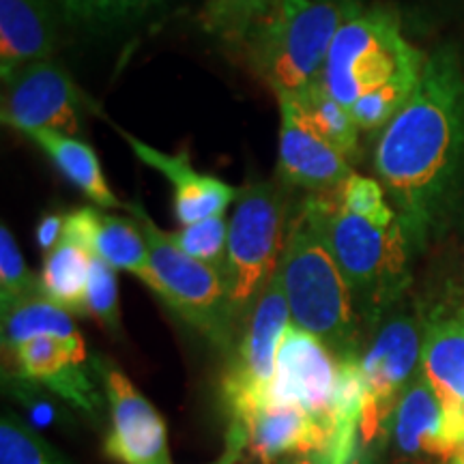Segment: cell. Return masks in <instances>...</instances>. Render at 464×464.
<instances>
[{
    "instance_id": "1",
    "label": "cell",
    "mask_w": 464,
    "mask_h": 464,
    "mask_svg": "<svg viewBox=\"0 0 464 464\" xmlns=\"http://www.w3.org/2000/svg\"><path fill=\"white\" fill-rule=\"evenodd\" d=\"M374 172L413 254L439 239L464 191V65L456 48L426 58L420 84L381 130Z\"/></svg>"
},
{
    "instance_id": "2",
    "label": "cell",
    "mask_w": 464,
    "mask_h": 464,
    "mask_svg": "<svg viewBox=\"0 0 464 464\" xmlns=\"http://www.w3.org/2000/svg\"><path fill=\"white\" fill-rule=\"evenodd\" d=\"M280 274L290 323L321 340L338 362L362 357L365 327L327 239L318 194L295 205Z\"/></svg>"
},
{
    "instance_id": "3",
    "label": "cell",
    "mask_w": 464,
    "mask_h": 464,
    "mask_svg": "<svg viewBox=\"0 0 464 464\" xmlns=\"http://www.w3.org/2000/svg\"><path fill=\"white\" fill-rule=\"evenodd\" d=\"M359 0H276L247 42L249 65L280 95H297L327 65L335 34L362 11Z\"/></svg>"
},
{
    "instance_id": "4",
    "label": "cell",
    "mask_w": 464,
    "mask_h": 464,
    "mask_svg": "<svg viewBox=\"0 0 464 464\" xmlns=\"http://www.w3.org/2000/svg\"><path fill=\"white\" fill-rule=\"evenodd\" d=\"M334 256L344 274L365 329H374L411 284L413 249L402 224L387 226L353 216L334 194H318Z\"/></svg>"
},
{
    "instance_id": "5",
    "label": "cell",
    "mask_w": 464,
    "mask_h": 464,
    "mask_svg": "<svg viewBox=\"0 0 464 464\" xmlns=\"http://www.w3.org/2000/svg\"><path fill=\"white\" fill-rule=\"evenodd\" d=\"M228 222V284L235 329L246 327L258 299L280 271L295 205L293 189L282 181L239 188Z\"/></svg>"
},
{
    "instance_id": "6",
    "label": "cell",
    "mask_w": 464,
    "mask_h": 464,
    "mask_svg": "<svg viewBox=\"0 0 464 464\" xmlns=\"http://www.w3.org/2000/svg\"><path fill=\"white\" fill-rule=\"evenodd\" d=\"M426 58L406 42L396 11L362 9L335 34L323 82L342 106L351 110L365 92L402 75H421Z\"/></svg>"
},
{
    "instance_id": "7",
    "label": "cell",
    "mask_w": 464,
    "mask_h": 464,
    "mask_svg": "<svg viewBox=\"0 0 464 464\" xmlns=\"http://www.w3.org/2000/svg\"><path fill=\"white\" fill-rule=\"evenodd\" d=\"M125 208L147 239L155 276V286L150 293L158 295L174 314L205 335L213 346L228 351L237 329L224 276L213 266L188 256L174 243L170 232L161 230L150 219L140 202H130Z\"/></svg>"
},
{
    "instance_id": "8",
    "label": "cell",
    "mask_w": 464,
    "mask_h": 464,
    "mask_svg": "<svg viewBox=\"0 0 464 464\" xmlns=\"http://www.w3.org/2000/svg\"><path fill=\"white\" fill-rule=\"evenodd\" d=\"M290 324V310L284 295L282 274L258 299L252 316L241 329V340L235 357L222 379V396L230 417V437L241 432L247 421L269 404L271 385L276 381L277 346Z\"/></svg>"
},
{
    "instance_id": "9",
    "label": "cell",
    "mask_w": 464,
    "mask_h": 464,
    "mask_svg": "<svg viewBox=\"0 0 464 464\" xmlns=\"http://www.w3.org/2000/svg\"><path fill=\"white\" fill-rule=\"evenodd\" d=\"M421 329L415 318L396 316L381 324L359 359L363 382L359 445L370 448L385 434L406 387L421 368Z\"/></svg>"
},
{
    "instance_id": "10",
    "label": "cell",
    "mask_w": 464,
    "mask_h": 464,
    "mask_svg": "<svg viewBox=\"0 0 464 464\" xmlns=\"http://www.w3.org/2000/svg\"><path fill=\"white\" fill-rule=\"evenodd\" d=\"M3 84L0 119L24 136L50 130L78 138L86 112L95 110V103L54 58L22 67Z\"/></svg>"
},
{
    "instance_id": "11",
    "label": "cell",
    "mask_w": 464,
    "mask_h": 464,
    "mask_svg": "<svg viewBox=\"0 0 464 464\" xmlns=\"http://www.w3.org/2000/svg\"><path fill=\"white\" fill-rule=\"evenodd\" d=\"M338 381V357L321 340L290 323L277 346L276 381L271 385L269 402L297 404L324 426L359 432V421L338 420L334 413Z\"/></svg>"
},
{
    "instance_id": "12",
    "label": "cell",
    "mask_w": 464,
    "mask_h": 464,
    "mask_svg": "<svg viewBox=\"0 0 464 464\" xmlns=\"http://www.w3.org/2000/svg\"><path fill=\"white\" fill-rule=\"evenodd\" d=\"M110 406L106 456L119 464H172L164 417L138 387L106 359L92 363Z\"/></svg>"
},
{
    "instance_id": "13",
    "label": "cell",
    "mask_w": 464,
    "mask_h": 464,
    "mask_svg": "<svg viewBox=\"0 0 464 464\" xmlns=\"http://www.w3.org/2000/svg\"><path fill=\"white\" fill-rule=\"evenodd\" d=\"M9 355L24 381L48 387L86 415H100L103 400L89 372L84 338L42 335L14 348Z\"/></svg>"
},
{
    "instance_id": "14",
    "label": "cell",
    "mask_w": 464,
    "mask_h": 464,
    "mask_svg": "<svg viewBox=\"0 0 464 464\" xmlns=\"http://www.w3.org/2000/svg\"><path fill=\"white\" fill-rule=\"evenodd\" d=\"M280 103V153L277 177L290 189L305 194H334L351 177V164L340 150L324 142L299 119L288 97H277Z\"/></svg>"
},
{
    "instance_id": "15",
    "label": "cell",
    "mask_w": 464,
    "mask_h": 464,
    "mask_svg": "<svg viewBox=\"0 0 464 464\" xmlns=\"http://www.w3.org/2000/svg\"><path fill=\"white\" fill-rule=\"evenodd\" d=\"M119 133L144 166L153 168L161 177L168 179L172 188L174 216L181 226L224 216L226 208L239 198L241 189L232 188L222 179L196 170L188 150H179L172 155L161 153L160 149L150 147L131 133L123 130H119Z\"/></svg>"
},
{
    "instance_id": "16",
    "label": "cell",
    "mask_w": 464,
    "mask_h": 464,
    "mask_svg": "<svg viewBox=\"0 0 464 464\" xmlns=\"http://www.w3.org/2000/svg\"><path fill=\"white\" fill-rule=\"evenodd\" d=\"M421 372L443 411L445 437L464 445V321H434L426 327Z\"/></svg>"
},
{
    "instance_id": "17",
    "label": "cell",
    "mask_w": 464,
    "mask_h": 464,
    "mask_svg": "<svg viewBox=\"0 0 464 464\" xmlns=\"http://www.w3.org/2000/svg\"><path fill=\"white\" fill-rule=\"evenodd\" d=\"M392 423L396 448L409 462L448 464L454 460L458 450L445 437L443 411L421 368L400 398Z\"/></svg>"
},
{
    "instance_id": "18",
    "label": "cell",
    "mask_w": 464,
    "mask_h": 464,
    "mask_svg": "<svg viewBox=\"0 0 464 464\" xmlns=\"http://www.w3.org/2000/svg\"><path fill=\"white\" fill-rule=\"evenodd\" d=\"M56 50V15L50 0H0V78L50 61Z\"/></svg>"
},
{
    "instance_id": "19",
    "label": "cell",
    "mask_w": 464,
    "mask_h": 464,
    "mask_svg": "<svg viewBox=\"0 0 464 464\" xmlns=\"http://www.w3.org/2000/svg\"><path fill=\"white\" fill-rule=\"evenodd\" d=\"M26 138H31L48 155L52 164L58 168V172L82 191L92 205L100 208L125 207L123 202L116 198L114 191L110 189L106 177H103L102 161L91 144L75 136L50 130L33 131Z\"/></svg>"
},
{
    "instance_id": "20",
    "label": "cell",
    "mask_w": 464,
    "mask_h": 464,
    "mask_svg": "<svg viewBox=\"0 0 464 464\" xmlns=\"http://www.w3.org/2000/svg\"><path fill=\"white\" fill-rule=\"evenodd\" d=\"M92 263L89 241L65 228L63 239L44 256L42 288L50 301L67 310L69 314H89L86 312V290Z\"/></svg>"
},
{
    "instance_id": "21",
    "label": "cell",
    "mask_w": 464,
    "mask_h": 464,
    "mask_svg": "<svg viewBox=\"0 0 464 464\" xmlns=\"http://www.w3.org/2000/svg\"><path fill=\"white\" fill-rule=\"evenodd\" d=\"M91 249L97 258H102L112 269L136 276L144 286L153 290L155 276L153 266H150L149 246L140 226L133 218L110 216L100 207H95Z\"/></svg>"
},
{
    "instance_id": "22",
    "label": "cell",
    "mask_w": 464,
    "mask_h": 464,
    "mask_svg": "<svg viewBox=\"0 0 464 464\" xmlns=\"http://www.w3.org/2000/svg\"><path fill=\"white\" fill-rule=\"evenodd\" d=\"M288 97V95H280ZM299 119L318 133L324 142H329L335 150H340L346 160L355 158L359 149V125L353 119L351 110L342 106L323 82V75L297 95L288 97Z\"/></svg>"
},
{
    "instance_id": "23",
    "label": "cell",
    "mask_w": 464,
    "mask_h": 464,
    "mask_svg": "<svg viewBox=\"0 0 464 464\" xmlns=\"http://www.w3.org/2000/svg\"><path fill=\"white\" fill-rule=\"evenodd\" d=\"M42 335H54V338H82L80 329L75 327L72 314L45 295L22 301L14 310L3 314V348L11 353L24 342Z\"/></svg>"
},
{
    "instance_id": "24",
    "label": "cell",
    "mask_w": 464,
    "mask_h": 464,
    "mask_svg": "<svg viewBox=\"0 0 464 464\" xmlns=\"http://www.w3.org/2000/svg\"><path fill=\"white\" fill-rule=\"evenodd\" d=\"M276 0H205L200 9L202 31L219 42L241 48L274 9Z\"/></svg>"
},
{
    "instance_id": "25",
    "label": "cell",
    "mask_w": 464,
    "mask_h": 464,
    "mask_svg": "<svg viewBox=\"0 0 464 464\" xmlns=\"http://www.w3.org/2000/svg\"><path fill=\"white\" fill-rule=\"evenodd\" d=\"M160 3L161 0H58L69 24L89 31L127 24L147 15Z\"/></svg>"
},
{
    "instance_id": "26",
    "label": "cell",
    "mask_w": 464,
    "mask_h": 464,
    "mask_svg": "<svg viewBox=\"0 0 464 464\" xmlns=\"http://www.w3.org/2000/svg\"><path fill=\"white\" fill-rule=\"evenodd\" d=\"M37 295H44L42 277L28 269L9 226L0 224V312L5 314Z\"/></svg>"
},
{
    "instance_id": "27",
    "label": "cell",
    "mask_w": 464,
    "mask_h": 464,
    "mask_svg": "<svg viewBox=\"0 0 464 464\" xmlns=\"http://www.w3.org/2000/svg\"><path fill=\"white\" fill-rule=\"evenodd\" d=\"M423 73V72H421ZM421 75H402L379 89L365 92L351 108L353 119L362 131H381L411 100Z\"/></svg>"
},
{
    "instance_id": "28",
    "label": "cell",
    "mask_w": 464,
    "mask_h": 464,
    "mask_svg": "<svg viewBox=\"0 0 464 464\" xmlns=\"http://www.w3.org/2000/svg\"><path fill=\"white\" fill-rule=\"evenodd\" d=\"M170 235L174 243L188 256L213 266L226 280V266H228V222H226L224 216L183 226L181 230L170 232Z\"/></svg>"
},
{
    "instance_id": "29",
    "label": "cell",
    "mask_w": 464,
    "mask_h": 464,
    "mask_svg": "<svg viewBox=\"0 0 464 464\" xmlns=\"http://www.w3.org/2000/svg\"><path fill=\"white\" fill-rule=\"evenodd\" d=\"M0 464H65L28 423L5 413L0 421Z\"/></svg>"
},
{
    "instance_id": "30",
    "label": "cell",
    "mask_w": 464,
    "mask_h": 464,
    "mask_svg": "<svg viewBox=\"0 0 464 464\" xmlns=\"http://www.w3.org/2000/svg\"><path fill=\"white\" fill-rule=\"evenodd\" d=\"M335 200L342 208H346L353 216H359L370 222L387 226L400 222L392 205H387L385 189L376 179L363 177V174L353 172L338 191H334Z\"/></svg>"
},
{
    "instance_id": "31",
    "label": "cell",
    "mask_w": 464,
    "mask_h": 464,
    "mask_svg": "<svg viewBox=\"0 0 464 464\" xmlns=\"http://www.w3.org/2000/svg\"><path fill=\"white\" fill-rule=\"evenodd\" d=\"M86 312L102 324L110 335L121 334V304H119V277L102 258L92 254L89 290H86Z\"/></svg>"
},
{
    "instance_id": "32",
    "label": "cell",
    "mask_w": 464,
    "mask_h": 464,
    "mask_svg": "<svg viewBox=\"0 0 464 464\" xmlns=\"http://www.w3.org/2000/svg\"><path fill=\"white\" fill-rule=\"evenodd\" d=\"M65 219L67 216H63V213H45L39 219L37 230H34V239H37V246L44 252V256H48L52 249L61 243L63 232H65Z\"/></svg>"
},
{
    "instance_id": "33",
    "label": "cell",
    "mask_w": 464,
    "mask_h": 464,
    "mask_svg": "<svg viewBox=\"0 0 464 464\" xmlns=\"http://www.w3.org/2000/svg\"><path fill=\"white\" fill-rule=\"evenodd\" d=\"M284 464H332V460L321 454H305V456H293Z\"/></svg>"
},
{
    "instance_id": "34",
    "label": "cell",
    "mask_w": 464,
    "mask_h": 464,
    "mask_svg": "<svg viewBox=\"0 0 464 464\" xmlns=\"http://www.w3.org/2000/svg\"><path fill=\"white\" fill-rule=\"evenodd\" d=\"M451 464H464V450H458L456 456H454V462Z\"/></svg>"
}]
</instances>
